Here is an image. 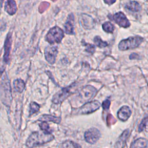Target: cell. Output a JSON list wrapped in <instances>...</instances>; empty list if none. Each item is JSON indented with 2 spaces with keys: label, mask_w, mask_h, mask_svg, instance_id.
I'll list each match as a JSON object with an SVG mask.
<instances>
[{
  "label": "cell",
  "mask_w": 148,
  "mask_h": 148,
  "mask_svg": "<svg viewBox=\"0 0 148 148\" xmlns=\"http://www.w3.org/2000/svg\"><path fill=\"white\" fill-rule=\"evenodd\" d=\"M116 0H104L105 2L108 5H112L116 2Z\"/></svg>",
  "instance_id": "f1b7e54d"
},
{
  "label": "cell",
  "mask_w": 148,
  "mask_h": 148,
  "mask_svg": "<svg viewBox=\"0 0 148 148\" xmlns=\"http://www.w3.org/2000/svg\"><path fill=\"white\" fill-rule=\"evenodd\" d=\"M110 104V101L109 99H106L104 101L102 104V106L103 109H108Z\"/></svg>",
  "instance_id": "d4e9b609"
},
{
  "label": "cell",
  "mask_w": 148,
  "mask_h": 148,
  "mask_svg": "<svg viewBox=\"0 0 148 148\" xmlns=\"http://www.w3.org/2000/svg\"><path fill=\"white\" fill-rule=\"evenodd\" d=\"M40 120L42 121H51L56 124H59L61 121V118L50 114H43L40 117Z\"/></svg>",
  "instance_id": "2e32d148"
},
{
  "label": "cell",
  "mask_w": 148,
  "mask_h": 148,
  "mask_svg": "<svg viewBox=\"0 0 148 148\" xmlns=\"http://www.w3.org/2000/svg\"><path fill=\"white\" fill-rule=\"evenodd\" d=\"M13 87L15 91L21 92L25 87V83L22 79H17L13 82Z\"/></svg>",
  "instance_id": "9a60e30c"
},
{
  "label": "cell",
  "mask_w": 148,
  "mask_h": 148,
  "mask_svg": "<svg viewBox=\"0 0 148 148\" xmlns=\"http://www.w3.org/2000/svg\"><path fill=\"white\" fill-rule=\"evenodd\" d=\"M148 145V141L144 138H139L134 140L130 148H146Z\"/></svg>",
  "instance_id": "4fadbf2b"
},
{
  "label": "cell",
  "mask_w": 148,
  "mask_h": 148,
  "mask_svg": "<svg viewBox=\"0 0 148 148\" xmlns=\"http://www.w3.org/2000/svg\"><path fill=\"white\" fill-rule=\"evenodd\" d=\"M147 122H148V117H146L144 118L142 120V121H141V123H140V125L139 126V128H138L139 131L140 132V131L143 130V129L145 127V126H146V125Z\"/></svg>",
  "instance_id": "cb8c5ba5"
},
{
  "label": "cell",
  "mask_w": 148,
  "mask_h": 148,
  "mask_svg": "<svg viewBox=\"0 0 148 148\" xmlns=\"http://www.w3.org/2000/svg\"><path fill=\"white\" fill-rule=\"evenodd\" d=\"M58 53V50L56 47L54 46H48L45 49V56L46 61L53 64L56 61V56Z\"/></svg>",
  "instance_id": "30bf717a"
},
{
  "label": "cell",
  "mask_w": 148,
  "mask_h": 148,
  "mask_svg": "<svg viewBox=\"0 0 148 148\" xmlns=\"http://www.w3.org/2000/svg\"><path fill=\"white\" fill-rule=\"evenodd\" d=\"M40 129L46 133L51 134V130L50 129L49 124L46 121H42L39 124Z\"/></svg>",
  "instance_id": "7402d4cb"
},
{
  "label": "cell",
  "mask_w": 148,
  "mask_h": 148,
  "mask_svg": "<svg viewBox=\"0 0 148 148\" xmlns=\"http://www.w3.org/2000/svg\"><path fill=\"white\" fill-rule=\"evenodd\" d=\"M95 50V47L94 45H90V44H86V51L92 53Z\"/></svg>",
  "instance_id": "484cf974"
},
{
  "label": "cell",
  "mask_w": 148,
  "mask_h": 148,
  "mask_svg": "<svg viewBox=\"0 0 148 148\" xmlns=\"http://www.w3.org/2000/svg\"><path fill=\"white\" fill-rule=\"evenodd\" d=\"M6 9L10 14H13L16 10V5L13 0H8L6 5Z\"/></svg>",
  "instance_id": "ac0fdd59"
},
{
  "label": "cell",
  "mask_w": 148,
  "mask_h": 148,
  "mask_svg": "<svg viewBox=\"0 0 148 148\" xmlns=\"http://www.w3.org/2000/svg\"><path fill=\"white\" fill-rule=\"evenodd\" d=\"M101 103L98 101H92L87 102L81 106L77 111V113L80 114H85L91 113L99 108Z\"/></svg>",
  "instance_id": "8992f818"
},
{
  "label": "cell",
  "mask_w": 148,
  "mask_h": 148,
  "mask_svg": "<svg viewBox=\"0 0 148 148\" xmlns=\"http://www.w3.org/2000/svg\"><path fill=\"white\" fill-rule=\"evenodd\" d=\"M97 92V90L93 86L87 85L84 86L79 91V97L82 102H87L91 99Z\"/></svg>",
  "instance_id": "5b68a950"
},
{
  "label": "cell",
  "mask_w": 148,
  "mask_h": 148,
  "mask_svg": "<svg viewBox=\"0 0 148 148\" xmlns=\"http://www.w3.org/2000/svg\"><path fill=\"white\" fill-rule=\"evenodd\" d=\"M54 136L51 134H47L44 131L33 132L27 139L25 145L29 148L42 145L48 143L54 139Z\"/></svg>",
  "instance_id": "6da1fadb"
},
{
  "label": "cell",
  "mask_w": 148,
  "mask_h": 148,
  "mask_svg": "<svg viewBox=\"0 0 148 148\" xmlns=\"http://www.w3.org/2000/svg\"><path fill=\"white\" fill-rule=\"evenodd\" d=\"M125 8L133 12H138L140 10L141 6L136 1H131L126 4Z\"/></svg>",
  "instance_id": "e0dca14e"
},
{
  "label": "cell",
  "mask_w": 148,
  "mask_h": 148,
  "mask_svg": "<svg viewBox=\"0 0 148 148\" xmlns=\"http://www.w3.org/2000/svg\"><path fill=\"white\" fill-rule=\"evenodd\" d=\"M102 28L103 29L109 33H112L113 32L114 29V25L110 22L108 21L105 23L103 25H102Z\"/></svg>",
  "instance_id": "44dd1931"
},
{
  "label": "cell",
  "mask_w": 148,
  "mask_h": 148,
  "mask_svg": "<svg viewBox=\"0 0 148 148\" xmlns=\"http://www.w3.org/2000/svg\"><path fill=\"white\" fill-rule=\"evenodd\" d=\"M94 40L96 45L99 47H104L108 45V43L106 42L102 41V40L99 36H96Z\"/></svg>",
  "instance_id": "603a6c76"
},
{
  "label": "cell",
  "mask_w": 148,
  "mask_h": 148,
  "mask_svg": "<svg viewBox=\"0 0 148 148\" xmlns=\"http://www.w3.org/2000/svg\"><path fill=\"white\" fill-rule=\"evenodd\" d=\"M131 114V110L128 106H122L117 112L118 118L123 121H125L130 117Z\"/></svg>",
  "instance_id": "8fae6325"
},
{
  "label": "cell",
  "mask_w": 148,
  "mask_h": 148,
  "mask_svg": "<svg viewBox=\"0 0 148 148\" xmlns=\"http://www.w3.org/2000/svg\"><path fill=\"white\" fill-rule=\"evenodd\" d=\"M40 106L35 102H32L29 104V116L37 113L39 110Z\"/></svg>",
  "instance_id": "ffe728a7"
},
{
  "label": "cell",
  "mask_w": 148,
  "mask_h": 148,
  "mask_svg": "<svg viewBox=\"0 0 148 148\" xmlns=\"http://www.w3.org/2000/svg\"><path fill=\"white\" fill-rule=\"evenodd\" d=\"M74 25V17L73 14H71L69 16L66 22L65 28L66 31V33L68 34H73V28Z\"/></svg>",
  "instance_id": "5bb4252c"
},
{
  "label": "cell",
  "mask_w": 148,
  "mask_h": 148,
  "mask_svg": "<svg viewBox=\"0 0 148 148\" xmlns=\"http://www.w3.org/2000/svg\"><path fill=\"white\" fill-rule=\"evenodd\" d=\"M0 97L2 102L9 106L12 103V95L10 80L8 75L5 73L0 79Z\"/></svg>",
  "instance_id": "7a4b0ae2"
},
{
  "label": "cell",
  "mask_w": 148,
  "mask_h": 148,
  "mask_svg": "<svg viewBox=\"0 0 148 148\" xmlns=\"http://www.w3.org/2000/svg\"><path fill=\"white\" fill-rule=\"evenodd\" d=\"M74 84L68 87L62 88L60 91L54 94L52 98V102L55 104H60L66 99L70 95L74 92Z\"/></svg>",
  "instance_id": "277c9868"
},
{
  "label": "cell",
  "mask_w": 148,
  "mask_h": 148,
  "mask_svg": "<svg viewBox=\"0 0 148 148\" xmlns=\"http://www.w3.org/2000/svg\"><path fill=\"white\" fill-rule=\"evenodd\" d=\"M143 40L140 36L130 37L127 39L122 40L119 44V49L120 50H127L135 49L138 47Z\"/></svg>",
  "instance_id": "3957f363"
},
{
  "label": "cell",
  "mask_w": 148,
  "mask_h": 148,
  "mask_svg": "<svg viewBox=\"0 0 148 148\" xmlns=\"http://www.w3.org/2000/svg\"><path fill=\"white\" fill-rule=\"evenodd\" d=\"M11 48V36L10 34L7 36V38L5 41V46H4V55H3V61L5 63H7L9 61V57L10 50Z\"/></svg>",
  "instance_id": "7c38bea8"
},
{
  "label": "cell",
  "mask_w": 148,
  "mask_h": 148,
  "mask_svg": "<svg viewBox=\"0 0 148 148\" xmlns=\"http://www.w3.org/2000/svg\"><path fill=\"white\" fill-rule=\"evenodd\" d=\"M110 19L114 21L119 26L124 28H127L130 25V21L127 18L124 14L121 12L116 13L114 15L111 16Z\"/></svg>",
  "instance_id": "9c48e42d"
},
{
  "label": "cell",
  "mask_w": 148,
  "mask_h": 148,
  "mask_svg": "<svg viewBox=\"0 0 148 148\" xmlns=\"http://www.w3.org/2000/svg\"><path fill=\"white\" fill-rule=\"evenodd\" d=\"M60 147L61 148H82L79 144L71 140H66L62 142Z\"/></svg>",
  "instance_id": "d6986e66"
},
{
  "label": "cell",
  "mask_w": 148,
  "mask_h": 148,
  "mask_svg": "<svg viewBox=\"0 0 148 148\" xmlns=\"http://www.w3.org/2000/svg\"><path fill=\"white\" fill-rule=\"evenodd\" d=\"M5 67L3 64H0V77L2 76V73L5 71Z\"/></svg>",
  "instance_id": "4316f807"
},
{
  "label": "cell",
  "mask_w": 148,
  "mask_h": 148,
  "mask_svg": "<svg viewBox=\"0 0 148 148\" xmlns=\"http://www.w3.org/2000/svg\"><path fill=\"white\" fill-rule=\"evenodd\" d=\"M138 58H139V55L136 53H132L130 56V59H136Z\"/></svg>",
  "instance_id": "83f0119b"
},
{
  "label": "cell",
  "mask_w": 148,
  "mask_h": 148,
  "mask_svg": "<svg viewBox=\"0 0 148 148\" xmlns=\"http://www.w3.org/2000/svg\"><path fill=\"white\" fill-rule=\"evenodd\" d=\"M85 140L90 143L94 144L98 140L101 136L99 131L95 128H91L87 130L84 134Z\"/></svg>",
  "instance_id": "ba28073f"
},
{
  "label": "cell",
  "mask_w": 148,
  "mask_h": 148,
  "mask_svg": "<svg viewBox=\"0 0 148 148\" xmlns=\"http://www.w3.org/2000/svg\"><path fill=\"white\" fill-rule=\"evenodd\" d=\"M64 36L63 31L58 27L51 28L46 35V40L50 43H59Z\"/></svg>",
  "instance_id": "52a82bcc"
}]
</instances>
